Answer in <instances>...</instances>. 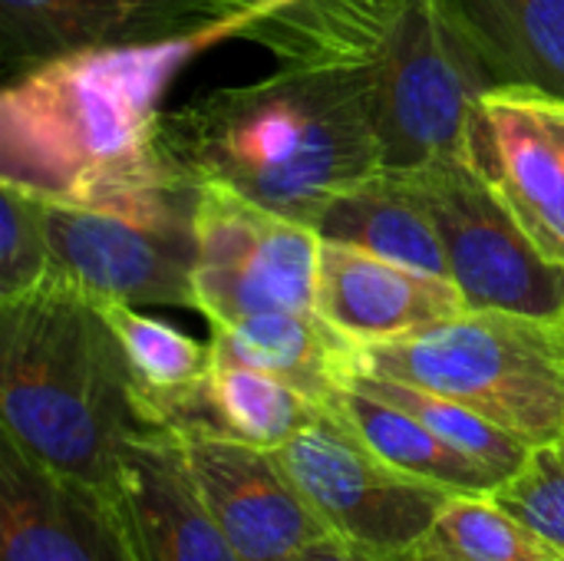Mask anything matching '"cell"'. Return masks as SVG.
I'll return each instance as SVG.
<instances>
[{
    "label": "cell",
    "mask_w": 564,
    "mask_h": 561,
    "mask_svg": "<svg viewBox=\"0 0 564 561\" xmlns=\"http://www.w3.org/2000/svg\"><path fill=\"white\" fill-rule=\"evenodd\" d=\"M235 40L205 30L175 40L102 46L43 63L0 96V182L46 202L93 205L182 165L162 142V96L208 46Z\"/></svg>",
    "instance_id": "obj_1"
},
{
    "label": "cell",
    "mask_w": 564,
    "mask_h": 561,
    "mask_svg": "<svg viewBox=\"0 0 564 561\" xmlns=\"http://www.w3.org/2000/svg\"><path fill=\"white\" fill-rule=\"evenodd\" d=\"M172 159L238 195L314 225L327 205L383 172L364 63H297L162 112Z\"/></svg>",
    "instance_id": "obj_2"
},
{
    "label": "cell",
    "mask_w": 564,
    "mask_h": 561,
    "mask_svg": "<svg viewBox=\"0 0 564 561\" xmlns=\"http://www.w3.org/2000/svg\"><path fill=\"white\" fill-rule=\"evenodd\" d=\"M0 423L36 463L96 486L152 430L102 301L59 274L0 304Z\"/></svg>",
    "instance_id": "obj_3"
},
{
    "label": "cell",
    "mask_w": 564,
    "mask_h": 561,
    "mask_svg": "<svg viewBox=\"0 0 564 561\" xmlns=\"http://www.w3.org/2000/svg\"><path fill=\"white\" fill-rule=\"evenodd\" d=\"M360 367L443 393L525 446L564 436V321L463 311L360 350Z\"/></svg>",
    "instance_id": "obj_4"
},
{
    "label": "cell",
    "mask_w": 564,
    "mask_h": 561,
    "mask_svg": "<svg viewBox=\"0 0 564 561\" xmlns=\"http://www.w3.org/2000/svg\"><path fill=\"white\" fill-rule=\"evenodd\" d=\"M202 185L178 169L93 205L50 202L53 274L102 304L195 311Z\"/></svg>",
    "instance_id": "obj_5"
},
{
    "label": "cell",
    "mask_w": 564,
    "mask_h": 561,
    "mask_svg": "<svg viewBox=\"0 0 564 561\" xmlns=\"http://www.w3.org/2000/svg\"><path fill=\"white\" fill-rule=\"evenodd\" d=\"M367 79L387 172L466 155L469 116L486 93L499 89L440 0H403L367 56Z\"/></svg>",
    "instance_id": "obj_6"
},
{
    "label": "cell",
    "mask_w": 564,
    "mask_h": 561,
    "mask_svg": "<svg viewBox=\"0 0 564 561\" xmlns=\"http://www.w3.org/2000/svg\"><path fill=\"white\" fill-rule=\"evenodd\" d=\"M410 175L440 231L449 281L469 311L564 321V265L539 251L466 155L440 159Z\"/></svg>",
    "instance_id": "obj_7"
},
{
    "label": "cell",
    "mask_w": 564,
    "mask_h": 561,
    "mask_svg": "<svg viewBox=\"0 0 564 561\" xmlns=\"http://www.w3.org/2000/svg\"><path fill=\"white\" fill-rule=\"evenodd\" d=\"M321 231L278 215L228 185L198 198L195 311L208 327L268 311H311L317 301Z\"/></svg>",
    "instance_id": "obj_8"
},
{
    "label": "cell",
    "mask_w": 564,
    "mask_h": 561,
    "mask_svg": "<svg viewBox=\"0 0 564 561\" xmlns=\"http://www.w3.org/2000/svg\"><path fill=\"white\" fill-rule=\"evenodd\" d=\"M327 532L383 552H410L453 493L377 456L330 407L274 450Z\"/></svg>",
    "instance_id": "obj_9"
},
{
    "label": "cell",
    "mask_w": 564,
    "mask_h": 561,
    "mask_svg": "<svg viewBox=\"0 0 564 561\" xmlns=\"http://www.w3.org/2000/svg\"><path fill=\"white\" fill-rule=\"evenodd\" d=\"M228 30L248 40V17L228 0H0V79L43 63L129 43Z\"/></svg>",
    "instance_id": "obj_10"
},
{
    "label": "cell",
    "mask_w": 564,
    "mask_h": 561,
    "mask_svg": "<svg viewBox=\"0 0 564 561\" xmlns=\"http://www.w3.org/2000/svg\"><path fill=\"white\" fill-rule=\"evenodd\" d=\"M466 162L539 251L564 265V99L535 89L486 93L469 116Z\"/></svg>",
    "instance_id": "obj_11"
},
{
    "label": "cell",
    "mask_w": 564,
    "mask_h": 561,
    "mask_svg": "<svg viewBox=\"0 0 564 561\" xmlns=\"http://www.w3.org/2000/svg\"><path fill=\"white\" fill-rule=\"evenodd\" d=\"M178 436L202 503L241 561H294L327 532L274 450L218 430Z\"/></svg>",
    "instance_id": "obj_12"
},
{
    "label": "cell",
    "mask_w": 564,
    "mask_h": 561,
    "mask_svg": "<svg viewBox=\"0 0 564 561\" xmlns=\"http://www.w3.org/2000/svg\"><path fill=\"white\" fill-rule=\"evenodd\" d=\"M0 561H139L109 493L0 436Z\"/></svg>",
    "instance_id": "obj_13"
},
{
    "label": "cell",
    "mask_w": 564,
    "mask_h": 561,
    "mask_svg": "<svg viewBox=\"0 0 564 561\" xmlns=\"http://www.w3.org/2000/svg\"><path fill=\"white\" fill-rule=\"evenodd\" d=\"M102 489L139 561H241L202 503L175 430L135 433Z\"/></svg>",
    "instance_id": "obj_14"
},
{
    "label": "cell",
    "mask_w": 564,
    "mask_h": 561,
    "mask_svg": "<svg viewBox=\"0 0 564 561\" xmlns=\"http://www.w3.org/2000/svg\"><path fill=\"white\" fill-rule=\"evenodd\" d=\"M314 308L334 331L370 347L456 317L466 301L449 278L324 238Z\"/></svg>",
    "instance_id": "obj_15"
},
{
    "label": "cell",
    "mask_w": 564,
    "mask_h": 561,
    "mask_svg": "<svg viewBox=\"0 0 564 561\" xmlns=\"http://www.w3.org/2000/svg\"><path fill=\"white\" fill-rule=\"evenodd\" d=\"M208 341L215 360L271 374L321 407L334 403V397L350 384L364 350L334 331L317 308L268 311L235 324H218Z\"/></svg>",
    "instance_id": "obj_16"
},
{
    "label": "cell",
    "mask_w": 564,
    "mask_h": 561,
    "mask_svg": "<svg viewBox=\"0 0 564 561\" xmlns=\"http://www.w3.org/2000/svg\"><path fill=\"white\" fill-rule=\"evenodd\" d=\"M152 430H212L208 377L215 367L212 341H195L165 321L139 314L132 304H102Z\"/></svg>",
    "instance_id": "obj_17"
},
{
    "label": "cell",
    "mask_w": 564,
    "mask_h": 561,
    "mask_svg": "<svg viewBox=\"0 0 564 561\" xmlns=\"http://www.w3.org/2000/svg\"><path fill=\"white\" fill-rule=\"evenodd\" d=\"M499 89L564 99V0H440Z\"/></svg>",
    "instance_id": "obj_18"
},
{
    "label": "cell",
    "mask_w": 564,
    "mask_h": 561,
    "mask_svg": "<svg viewBox=\"0 0 564 561\" xmlns=\"http://www.w3.org/2000/svg\"><path fill=\"white\" fill-rule=\"evenodd\" d=\"M248 17V40L281 66L364 63L403 0H228Z\"/></svg>",
    "instance_id": "obj_19"
},
{
    "label": "cell",
    "mask_w": 564,
    "mask_h": 561,
    "mask_svg": "<svg viewBox=\"0 0 564 561\" xmlns=\"http://www.w3.org/2000/svg\"><path fill=\"white\" fill-rule=\"evenodd\" d=\"M321 238L344 241L387 261L449 278L433 215L410 172H377L340 192L317 222Z\"/></svg>",
    "instance_id": "obj_20"
},
{
    "label": "cell",
    "mask_w": 564,
    "mask_h": 561,
    "mask_svg": "<svg viewBox=\"0 0 564 561\" xmlns=\"http://www.w3.org/2000/svg\"><path fill=\"white\" fill-rule=\"evenodd\" d=\"M327 407L340 413L350 423V430L390 466L416 479H426L453 496H492L502 486L496 473L463 456L416 417L380 397H370L347 384Z\"/></svg>",
    "instance_id": "obj_21"
},
{
    "label": "cell",
    "mask_w": 564,
    "mask_h": 561,
    "mask_svg": "<svg viewBox=\"0 0 564 561\" xmlns=\"http://www.w3.org/2000/svg\"><path fill=\"white\" fill-rule=\"evenodd\" d=\"M321 403L291 384L241 367L215 360L208 377V417L212 430L235 436L261 450H281L301 430L321 417Z\"/></svg>",
    "instance_id": "obj_22"
},
{
    "label": "cell",
    "mask_w": 564,
    "mask_h": 561,
    "mask_svg": "<svg viewBox=\"0 0 564 561\" xmlns=\"http://www.w3.org/2000/svg\"><path fill=\"white\" fill-rule=\"evenodd\" d=\"M410 555L413 561H564L496 496H453Z\"/></svg>",
    "instance_id": "obj_23"
},
{
    "label": "cell",
    "mask_w": 564,
    "mask_h": 561,
    "mask_svg": "<svg viewBox=\"0 0 564 561\" xmlns=\"http://www.w3.org/2000/svg\"><path fill=\"white\" fill-rule=\"evenodd\" d=\"M350 387L406 410L423 427H430L443 443H449L463 456L476 460L479 466L496 473L502 483L512 479L525 466V460L532 453V446H525L519 436H512L509 430L496 427L482 413H476V410H469V407H463V403H456V400H449L443 393H433V390H423V387L373 374L367 367H357V374L350 377Z\"/></svg>",
    "instance_id": "obj_24"
},
{
    "label": "cell",
    "mask_w": 564,
    "mask_h": 561,
    "mask_svg": "<svg viewBox=\"0 0 564 561\" xmlns=\"http://www.w3.org/2000/svg\"><path fill=\"white\" fill-rule=\"evenodd\" d=\"M53 274L50 202L0 182V304L17 301Z\"/></svg>",
    "instance_id": "obj_25"
},
{
    "label": "cell",
    "mask_w": 564,
    "mask_h": 561,
    "mask_svg": "<svg viewBox=\"0 0 564 561\" xmlns=\"http://www.w3.org/2000/svg\"><path fill=\"white\" fill-rule=\"evenodd\" d=\"M492 496L564 555V443L532 450L525 466Z\"/></svg>",
    "instance_id": "obj_26"
},
{
    "label": "cell",
    "mask_w": 564,
    "mask_h": 561,
    "mask_svg": "<svg viewBox=\"0 0 564 561\" xmlns=\"http://www.w3.org/2000/svg\"><path fill=\"white\" fill-rule=\"evenodd\" d=\"M294 561H413L410 552H383V549H367L357 542H347L334 532H324L314 539Z\"/></svg>",
    "instance_id": "obj_27"
},
{
    "label": "cell",
    "mask_w": 564,
    "mask_h": 561,
    "mask_svg": "<svg viewBox=\"0 0 564 561\" xmlns=\"http://www.w3.org/2000/svg\"><path fill=\"white\" fill-rule=\"evenodd\" d=\"M562 443H564V436H562Z\"/></svg>",
    "instance_id": "obj_28"
}]
</instances>
